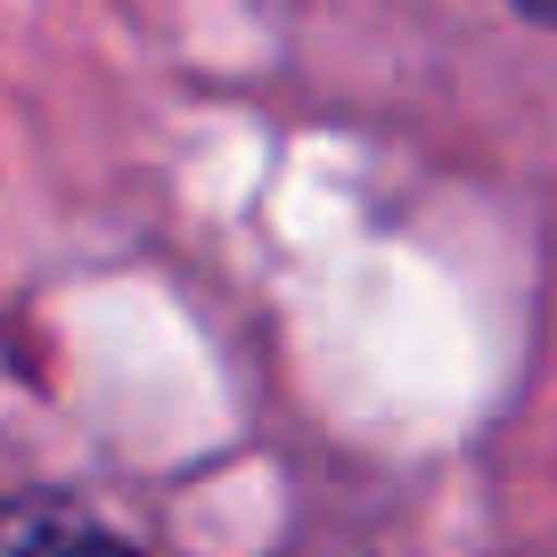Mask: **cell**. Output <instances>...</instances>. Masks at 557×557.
Wrapping results in <instances>:
<instances>
[{
  "label": "cell",
  "instance_id": "obj_2",
  "mask_svg": "<svg viewBox=\"0 0 557 557\" xmlns=\"http://www.w3.org/2000/svg\"><path fill=\"white\" fill-rule=\"evenodd\" d=\"M533 25H557V9H533Z\"/></svg>",
  "mask_w": 557,
  "mask_h": 557
},
{
  "label": "cell",
  "instance_id": "obj_1",
  "mask_svg": "<svg viewBox=\"0 0 557 557\" xmlns=\"http://www.w3.org/2000/svg\"><path fill=\"white\" fill-rule=\"evenodd\" d=\"M0 557H139L107 524H90L66 500H9L0 508Z\"/></svg>",
  "mask_w": 557,
  "mask_h": 557
}]
</instances>
